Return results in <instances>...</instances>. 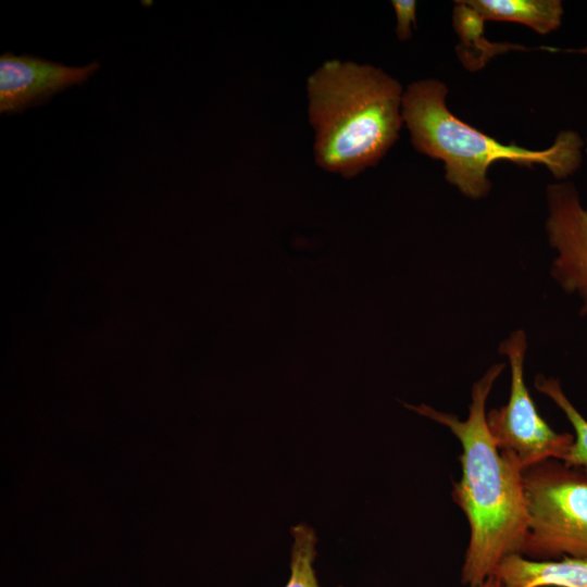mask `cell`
<instances>
[{
	"instance_id": "1",
	"label": "cell",
	"mask_w": 587,
	"mask_h": 587,
	"mask_svg": "<svg viewBox=\"0 0 587 587\" xmlns=\"http://www.w3.org/2000/svg\"><path fill=\"white\" fill-rule=\"evenodd\" d=\"M504 367L503 363L491 365L473 385L464 421L426 404H404L448 427L461 444L462 474L452 498L470 526L461 570V583L469 587L485 582L507 555L521 554L527 533L523 471L511 453L498 448L486 420L487 398Z\"/></svg>"
},
{
	"instance_id": "2",
	"label": "cell",
	"mask_w": 587,
	"mask_h": 587,
	"mask_svg": "<svg viewBox=\"0 0 587 587\" xmlns=\"http://www.w3.org/2000/svg\"><path fill=\"white\" fill-rule=\"evenodd\" d=\"M315 163L353 178L376 165L403 125L401 84L382 68L327 60L307 79Z\"/></svg>"
},
{
	"instance_id": "3",
	"label": "cell",
	"mask_w": 587,
	"mask_h": 587,
	"mask_svg": "<svg viewBox=\"0 0 587 587\" xmlns=\"http://www.w3.org/2000/svg\"><path fill=\"white\" fill-rule=\"evenodd\" d=\"M447 87L437 79L410 84L403 91L401 114L420 153L441 160L446 179L465 197L488 195L491 183L487 172L498 161L519 165H545L558 179L578 170L584 141L573 130L561 132L545 150L504 145L454 116L446 104Z\"/></svg>"
},
{
	"instance_id": "4",
	"label": "cell",
	"mask_w": 587,
	"mask_h": 587,
	"mask_svg": "<svg viewBox=\"0 0 587 587\" xmlns=\"http://www.w3.org/2000/svg\"><path fill=\"white\" fill-rule=\"evenodd\" d=\"M523 486L527 533L521 554L587 559V475L548 459L523 472Z\"/></svg>"
},
{
	"instance_id": "5",
	"label": "cell",
	"mask_w": 587,
	"mask_h": 587,
	"mask_svg": "<svg viewBox=\"0 0 587 587\" xmlns=\"http://www.w3.org/2000/svg\"><path fill=\"white\" fill-rule=\"evenodd\" d=\"M525 333L513 332L499 347L511 366L510 396L507 404L486 414L488 428L499 449L511 453L522 471L548 459L562 461L574 436L557 433L539 414L525 385Z\"/></svg>"
},
{
	"instance_id": "6",
	"label": "cell",
	"mask_w": 587,
	"mask_h": 587,
	"mask_svg": "<svg viewBox=\"0 0 587 587\" xmlns=\"http://www.w3.org/2000/svg\"><path fill=\"white\" fill-rule=\"evenodd\" d=\"M546 232L558 255L551 274L567 294L583 300L580 315H587V209L571 182L547 187Z\"/></svg>"
},
{
	"instance_id": "7",
	"label": "cell",
	"mask_w": 587,
	"mask_h": 587,
	"mask_svg": "<svg viewBox=\"0 0 587 587\" xmlns=\"http://www.w3.org/2000/svg\"><path fill=\"white\" fill-rule=\"evenodd\" d=\"M99 67L66 66L33 57L2 54L0 58V111L15 112L46 100L75 84L84 83Z\"/></svg>"
},
{
	"instance_id": "8",
	"label": "cell",
	"mask_w": 587,
	"mask_h": 587,
	"mask_svg": "<svg viewBox=\"0 0 587 587\" xmlns=\"http://www.w3.org/2000/svg\"><path fill=\"white\" fill-rule=\"evenodd\" d=\"M492 575L502 587H587V559L533 560L513 553L499 562Z\"/></svg>"
},
{
	"instance_id": "9",
	"label": "cell",
	"mask_w": 587,
	"mask_h": 587,
	"mask_svg": "<svg viewBox=\"0 0 587 587\" xmlns=\"http://www.w3.org/2000/svg\"><path fill=\"white\" fill-rule=\"evenodd\" d=\"M482 23L485 21L524 24L539 34L555 30L562 21L559 0H465L461 1Z\"/></svg>"
},
{
	"instance_id": "10",
	"label": "cell",
	"mask_w": 587,
	"mask_h": 587,
	"mask_svg": "<svg viewBox=\"0 0 587 587\" xmlns=\"http://www.w3.org/2000/svg\"><path fill=\"white\" fill-rule=\"evenodd\" d=\"M538 391L549 397L565 414L574 428V440L562 462L587 475V420L576 410L563 392L557 378L539 374L535 379Z\"/></svg>"
},
{
	"instance_id": "11",
	"label": "cell",
	"mask_w": 587,
	"mask_h": 587,
	"mask_svg": "<svg viewBox=\"0 0 587 587\" xmlns=\"http://www.w3.org/2000/svg\"><path fill=\"white\" fill-rule=\"evenodd\" d=\"M294 542L290 558V576L285 587H320L315 570L316 536L312 528L304 524L291 530Z\"/></svg>"
},
{
	"instance_id": "12",
	"label": "cell",
	"mask_w": 587,
	"mask_h": 587,
	"mask_svg": "<svg viewBox=\"0 0 587 587\" xmlns=\"http://www.w3.org/2000/svg\"><path fill=\"white\" fill-rule=\"evenodd\" d=\"M397 25L396 35L399 40L411 38V26L416 24V1L414 0H392Z\"/></svg>"
},
{
	"instance_id": "13",
	"label": "cell",
	"mask_w": 587,
	"mask_h": 587,
	"mask_svg": "<svg viewBox=\"0 0 587 587\" xmlns=\"http://www.w3.org/2000/svg\"><path fill=\"white\" fill-rule=\"evenodd\" d=\"M475 587H502L500 580L495 576H489L485 582Z\"/></svg>"
},
{
	"instance_id": "14",
	"label": "cell",
	"mask_w": 587,
	"mask_h": 587,
	"mask_svg": "<svg viewBox=\"0 0 587 587\" xmlns=\"http://www.w3.org/2000/svg\"><path fill=\"white\" fill-rule=\"evenodd\" d=\"M576 51H579V52H583V53H587V47L582 49V50H576Z\"/></svg>"
}]
</instances>
